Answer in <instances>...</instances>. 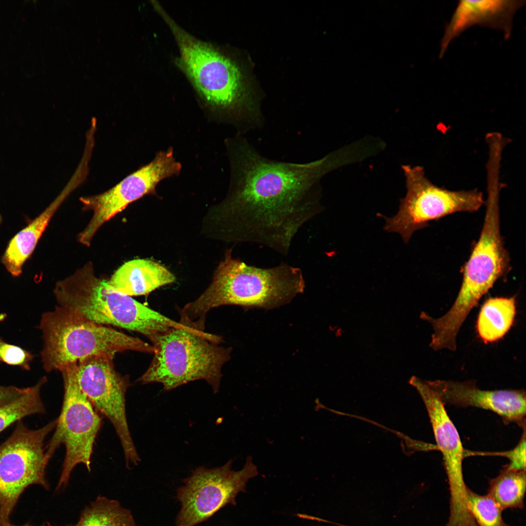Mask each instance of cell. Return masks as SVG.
I'll list each match as a JSON object with an SVG mask.
<instances>
[{
  "label": "cell",
  "instance_id": "1",
  "mask_svg": "<svg viewBox=\"0 0 526 526\" xmlns=\"http://www.w3.org/2000/svg\"><path fill=\"white\" fill-rule=\"evenodd\" d=\"M225 145L230 180L218 207L224 238L287 255L301 228L322 211L320 181L342 163L340 152L298 163L264 156L243 135Z\"/></svg>",
  "mask_w": 526,
  "mask_h": 526
},
{
  "label": "cell",
  "instance_id": "2",
  "mask_svg": "<svg viewBox=\"0 0 526 526\" xmlns=\"http://www.w3.org/2000/svg\"><path fill=\"white\" fill-rule=\"evenodd\" d=\"M305 288L300 268L284 263L268 268L249 265L233 258L228 249L209 286L180 310L179 322L204 331L207 314L212 308L225 305L274 308L289 302Z\"/></svg>",
  "mask_w": 526,
  "mask_h": 526
},
{
  "label": "cell",
  "instance_id": "3",
  "mask_svg": "<svg viewBox=\"0 0 526 526\" xmlns=\"http://www.w3.org/2000/svg\"><path fill=\"white\" fill-rule=\"evenodd\" d=\"M54 293L60 306L75 310L96 323L139 333L150 341L170 328L191 330L131 297L113 290L108 281L96 276L90 262L58 281Z\"/></svg>",
  "mask_w": 526,
  "mask_h": 526
},
{
  "label": "cell",
  "instance_id": "4",
  "mask_svg": "<svg viewBox=\"0 0 526 526\" xmlns=\"http://www.w3.org/2000/svg\"><path fill=\"white\" fill-rule=\"evenodd\" d=\"M169 23L179 47V65L204 101L224 112L226 122L238 134L262 129L265 121L262 113L242 97L241 74L235 63L210 45Z\"/></svg>",
  "mask_w": 526,
  "mask_h": 526
},
{
  "label": "cell",
  "instance_id": "5",
  "mask_svg": "<svg viewBox=\"0 0 526 526\" xmlns=\"http://www.w3.org/2000/svg\"><path fill=\"white\" fill-rule=\"evenodd\" d=\"M44 340L41 351L47 372L61 371L94 356L114 358L126 351L154 353L152 345L105 325L96 323L78 311L60 306L43 314L39 326Z\"/></svg>",
  "mask_w": 526,
  "mask_h": 526
},
{
  "label": "cell",
  "instance_id": "6",
  "mask_svg": "<svg viewBox=\"0 0 526 526\" xmlns=\"http://www.w3.org/2000/svg\"><path fill=\"white\" fill-rule=\"evenodd\" d=\"M221 336L170 328L151 341L154 348L152 361L137 381L160 383L166 391L197 380H204L214 394L219 391L223 365L229 360L231 348L218 344Z\"/></svg>",
  "mask_w": 526,
  "mask_h": 526
},
{
  "label": "cell",
  "instance_id": "7",
  "mask_svg": "<svg viewBox=\"0 0 526 526\" xmlns=\"http://www.w3.org/2000/svg\"><path fill=\"white\" fill-rule=\"evenodd\" d=\"M486 213L479 238L465 265L457 297L449 310L438 318L441 328L457 334L470 311L495 282L510 269V259L500 232V176H487Z\"/></svg>",
  "mask_w": 526,
  "mask_h": 526
},
{
  "label": "cell",
  "instance_id": "8",
  "mask_svg": "<svg viewBox=\"0 0 526 526\" xmlns=\"http://www.w3.org/2000/svg\"><path fill=\"white\" fill-rule=\"evenodd\" d=\"M407 192L400 200L397 213L386 218L384 228L399 234L408 243L413 233L431 221L459 212H474L485 203L483 193L477 189L451 190L432 183L421 167H402Z\"/></svg>",
  "mask_w": 526,
  "mask_h": 526
},
{
  "label": "cell",
  "instance_id": "9",
  "mask_svg": "<svg viewBox=\"0 0 526 526\" xmlns=\"http://www.w3.org/2000/svg\"><path fill=\"white\" fill-rule=\"evenodd\" d=\"M56 423L57 418L31 430L19 421L12 434L0 445V526L10 523V516L27 487L38 485L49 490L44 442Z\"/></svg>",
  "mask_w": 526,
  "mask_h": 526
},
{
  "label": "cell",
  "instance_id": "10",
  "mask_svg": "<svg viewBox=\"0 0 526 526\" xmlns=\"http://www.w3.org/2000/svg\"><path fill=\"white\" fill-rule=\"evenodd\" d=\"M113 359L104 356H91L60 372L71 378L95 410L111 422L120 440L127 467L130 468L141 460L126 416V394L131 384L128 376L116 371Z\"/></svg>",
  "mask_w": 526,
  "mask_h": 526
},
{
  "label": "cell",
  "instance_id": "11",
  "mask_svg": "<svg viewBox=\"0 0 526 526\" xmlns=\"http://www.w3.org/2000/svg\"><path fill=\"white\" fill-rule=\"evenodd\" d=\"M232 461L222 466L196 468L183 480L176 498L181 508L175 526H195L208 520L228 504L236 505L238 494L244 492L247 482L258 474L250 456L240 470L231 469Z\"/></svg>",
  "mask_w": 526,
  "mask_h": 526
},
{
  "label": "cell",
  "instance_id": "12",
  "mask_svg": "<svg viewBox=\"0 0 526 526\" xmlns=\"http://www.w3.org/2000/svg\"><path fill=\"white\" fill-rule=\"evenodd\" d=\"M64 393L61 411L55 431L45 448L49 462L56 449L62 444L65 455L56 490L65 487L71 473L78 464L90 472L95 440L102 419L91 402L69 376L62 374Z\"/></svg>",
  "mask_w": 526,
  "mask_h": 526
},
{
  "label": "cell",
  "instance_id": "13",
  "mask_svg": "<svg viewBox=\"0 0 526 526\" xmlns=\"http://www.w3.org/2000/svg\"><path fill=\"white\" fill-rule=\"evenodd\" d=\"M182 166L176 161L173 149L156 153L148 164L127 175L109 190L99 194L81 197L83 209L93 211L89 224L78 236V241L89 246L102 225L122 211L130 204L148 194H155L162 180L178 175Z\"/></svg>",
  "mask_w": 526,
  "mask_h": 526
},
{
  "label": "cell",
  "instance_id": "14",
  "mask_svg": "<svg viewBox=\"0 0 526 526\" xmlns=\"http://www.w3.org/2000/svg\"><path fill=\"white\" fill-rule=\"evenodd\" d=\"M411 383L414 386L425 404L436 443V448L442 455L450 492V514L455 519H462L469 515L467 491L462 464L465 458L464 449L458 432L449 416L436 393L426 381L413 376Z\"/></svg>",
  "mask_w": 526,
  "mask_h": 526
},
{
  "label": "cell",
  "instance_id": "15",
  "mask_svg": "<svg viewBox=\"0 0 526 526\" xmlns=\"http://www.w3.org/2000/svg\"><path fill=\"white\" fill-rule=\"evenodd\" d=\"M444 405L473 407L491 411L505 424L526 425V392L523 390H486L472 381L436 380L426 381Z\"/></svg>",
  "mask_w": 526,
  "mask_h": 526
},
{
  "label": "cell",
  "instance_id": "16",
  "mask_svg": "<svg viewBox=\"0 0 526 526\" xmlns=\"http://www.w3.org/2000/svg\"><path fill=\"white\" fill-rule=\"evenodd\" d=\"M525 3V0H460L445 29L439 58L443 57L454 38L474 25L500 30L505 38H508L513 16Z\"/></svg>",
  "mask_w": 526,
  "mask_h": 526
},
{
  "label": "cell",
  "instance_id": "17",
  "mask_svg": "<svg viewBox=\"0 0 526 526\" xmlns=\"http://www.w3.org/2000/svg\"><path fill=\"white\" fill-rule=\"evenodd\" d=\"M84 181L81 174L75 172L54 201L9 241L1 258V262L12 276L18 277L21 274L24 264L32 254L56 210L73 190Z\"/></svg>",
  "mask_w": 526,
  "mask_h": 526
},
{
  "label": "cell",
  "instance_id": "18",
  "mask_svg": "<svg viewBox=\"0 0 526 526\" xmlns=\"http://www.w3.org/2000/svg\"><path fill=\"white\" fill-rule=\"evenodd\" d=\"M175 280V276L159 263L135 259L121 266L108 282L113 290L131 297L148 295Z\"/></svg>",
  "mask_w": 526,
  "mask_h": 526
},
{
  "label": "cell",
  "instance_id": "19",
  "mask_svg": "<svg viewBox=\"0 0 526 526\" xmlns=\"http://www.w3.org/2000/svg\"><path fill=\"white\" fill-rule=\"evenodd\" d=\"M515 297L488 299L479 313L476 330L480 338L488 343L502 338L509 330L516 315Z\"/></svg>",
  "mask_w": 526,
  "mask_h": 526
},
{
  "label": "cell",
  "instance_id": "20",
  "mask_svg": "<svg viewBox=\"0 0 526 526\" xmlns=\"http://www.w3.org/2000/svg\"><path fill=\"white\" fill-rule=\"evenodd\" d=\"M131 511L115 500L99 496L82 511L73 526H135Z\"/></svg>",
  "mask_w": 526,
  "mask_h": 526
},
{
  "label": "cell",
  "instance_id": "21",
  "mask_svg": "<svg viewBox=\"0 0 526 526\" xmlns=\"http://www.w3.org/2000/svg\"><path fill=\"white\" fill-rule=\"evenodd\" d=\"M526 470L515 471L504 468L489 481L488 494L504 510L522 509L526 492Z\"/></svg>",
  "mask_w": 526,
  "mask_h": 526
},
{
  "label": "cell",
  "instance_id": "22",
  "mask_svg": "<svg viewBox=\"0 0 526 526\" xmlns=\"http://www.w3.org/2000/svg\"><path fill=\"white\" fill-rule=\"evenodd\" d=\"M46 377L36 384L28 387L27 391L15 400L0 407V432L17 421L32 414L43 413L45 409L40 396Z\"/></svg>",
  "mask_w": 526,
  "mask_h": 526
},
{
  "label": "cell",
  "instance_id": "23",
  "mask_svg": "<svg viewBox=\"0 0 526 526\" xmlns=\"http://www.w3.org/2000/svg\"><path fill=\"white\" fill-rule=\"evenodd\" d=\"M467 498L468 509L478 526H509L502 518L503 510L488 494H478L468 488Z\"/></svg>",
  "mask_w": 526,
  "mask_h": 526
},
{
  "label": "cell",
  "instance_id": "24",
  "mask_svg": "<svg viewBox=\"0 0 526 526\" xmlns=\"http://www.w3.org/2000/svg\"><path fill=\"white\" fill-rule=\"evenodd\" d=\"M522 429L523 433L518 444L510 450L500 452H473L466 450L465 456L476 454L503 456L509 461L504 468L515 471L526 470V425Z\"/></svg>",
  "mask_w": 526,
  "mask_h": 526
},
{
  "label": "cell",
  "instance_id": "25",
  "mask_svg": "<svg viewBox=\"0 0 526 526\" xmlns=\"http://www.w3.org/2000/svg\"><path fill=\"white\" fill-rule=\"evenodd\" d=\"M34 357L30 352L0 338V362L30 370V363Z\"/></svg>",
  "mask_w": 526,
  "mask_h": 526
},
{
  "label": "cell",
  "instance_id": "26",
  "mask_svg": "<svg viewBox=\"0 0 526 526\" xmlns=\"http://www.w3.org/2000/svg\"><path fill=\"white\" fill-rule=\"evenodd\" d=\"M27 388H19L14 386L0 385V407L4 405L24 394Z\"/></svg>",
  "mask_w": 526,
  "mask_h": 526
},
{
  "label": "cell",
  "instance_id": "27",
  "mask_svg": "<svg viewBox=\"0 0 526 526\" xmlns=\"http://www.w3.org/2000/svg\"><path fill=\"white\" fill-rule=\"evenodd\" d=\"M4 526H32V525H30L29 523H26V524H25L24 525H23L17 526V525H13V524H12L10 522V523H9L8 524H7L6 525H5ZM39 526H48V525L43 524V525H42Z\"/></svg>",
  "mask_w": 526,
  "mask_h": 526
},
{
  "label": "cell",
  "instance_id": "28",
  "mask_svg": "<svg viewBox=\"0 0 526 526\" xmlns=\"http://www.w3.org/2000/svg\"><path fill=\"white\" fill-rule=\"evenodd\" d=\"M2 218L1 215L0 213V225L1 224V223H2Z\"/></svg>",
  "mask_w": 526,
  "mask_h": 526
},
{
  "label": "cell",
  "instance_id": "29",
  "mask_svg": "<svg viewBox=\"0 0 526 526\" xmlns=\"http://www.w3.org/2000/svg\"><path fill=\"white\" fill-rule=\"evenodd\" d=\"M72 526V525H70V526Z\"/></svg>",
  "mask_w": 526,
  "mask_h": 526
}]
</instances>
